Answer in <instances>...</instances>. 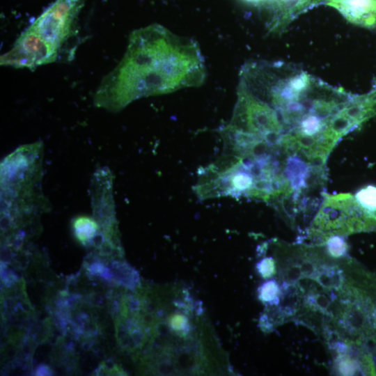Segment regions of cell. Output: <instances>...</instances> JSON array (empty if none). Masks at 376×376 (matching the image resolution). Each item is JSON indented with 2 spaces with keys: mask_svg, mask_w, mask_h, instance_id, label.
I'll return each instance as SVG.
<instances>
[{
  "mask_svg": "<svg viewBox=\"0 0 376 376\" xmlns=\"http://www.w3.org/2000/svg\"><path fill=\"white\" fill-rule=\"evenodd\" d=\"M128 42L94 94L99 107L118 111L139 98L197 87L205 80L204 59L192 39L153 24L133 31Z\"/></svg>",
  "mask_w": 376,
  "mask_h": 376,
  "instance_id": "1",
  "label": "cell"
},
{
  "mask_svg": "<svg viewBox=\"0 0 376 376\" xmlns=\"http://www.w3.org/2000/svg\"><path fill=\"white\" fill-rule=\"evenodd\" d=\"M84 4V0H55L1 56V65L34 70L56 62L75 35L77 19Z\"/></svg>",
  "mask_w": 376,
  "mask_h": 376,
  "instance_id": "2",
  "label": "cell"
},
{
  "mask_svg": "<svg viewBox=\"0 0 376 376\" xmlns=\"http://www.w3.org/2000/svg\"><path fill=\"white\" fill-rule=\"evenodd\" d=\"M352 23L376 27V0H327Z\"/></svg>",
  "mask_w": 376,
  "mask_h": 376,
  "instance_id": "3",
  "label": "cell"
},
{
  "mask_svg": "<svg viewBox=\"0 0 376 376\" xmlns=\"http://www.w3.org/2000/svg\"><path fill=\"white\" fill-rule=\"evenodd\" d=\"M354 196L361 231L376 230V187L368 185Z\"/></svg>",
  "mask_w": 376,
  "mask_h": 376,
  "instance_id": "4",
  "label": "cell"
},
{
  "mask_svg": "<svg viewBox=\"0 0 376 376\" xmlns=\"http://www.w3.org/2000/svg\"><path fill=\"white\" fill-rule=\"evenodd\" d=\"M73 228L77 239L86 245L95 237L98 230V225L90 217H80L73 222Z\"/></svg>",
  "mask_w": 376,
  "mask_h": 376,
  "instance_id": "5",
  "label": "cell"
},
{
  "mask_svg": "<svg viewBox=\"0 0 376 376\" xmlns=\"http://www.w3.org/2000/svg\"><path fill=\"white\" fill-rule=\"evenodd\" d=\"M281 288L276 279H269L260 286L258 297L266 306H277L280 301Z\"/></svg>",
  "mask_w": 376,
  "mask_h": 376,
  "instance_id": "6",
  "label": "cell"
},
{
  "mask_svg": "<svg viewBox=\"0 0 376 376\" xmlns=\"http://www.w3.org/2000/svg\"><path fill=\"white\" fill-rule=\"evenodd\" d=\"M322 244L330 256L335 258L345 256L347 246L345 240L341 236H330Z\"/></svg>",
  "mask_w": 376,
  "mask_h": 376,
  "instance_id": "7",
  "label": "cell"
},
{
  "mask_svg": "<svg viewBox=\"0 0 376 376\" xmlns=\"http://www.w3.org/2000/svg\"><path fill=\"white\" fill-rule=\"evenodd\" d=\"M256 268L263 279H270L276 272V263L272 256L265 257L256 264Z\"/></svg>",
  "mask_w": 376,
  "mask_h": 376,
  "instance_id": "8",
  "label": "cell"
},
{
  "mask_svg": "<svg viewBox=\"0 0 376 376\" xmlns=\"http://www.w3.org/2000/svg\"><path fill=\"white\" fill-rule=\"evenodd\" d=\"M36 375H52L51 369L46 365H40L36 370Z\"/></svg>",
  "mask_w": 376,
  "mask_h": 376,
  "instance_id": "9",
  "label": "cell"
},
{
  "mask_svg": "<svg viewBox=\"0 0 376 376\" xmlns=\"http://www.w3.org/2000/svg\"><path fill=\"white\" fill-rule=\"evenodd\" d=\"M289 1H290V0H289Z\"/></svg>",
  "mask_w": 376,
  "mask_h": 376,
  "instance_id": "10",
  "label": "cell"
}]
</instances>
